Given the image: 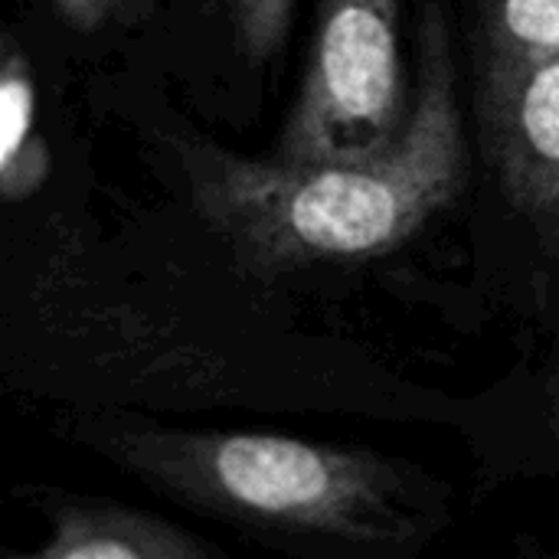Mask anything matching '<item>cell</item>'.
<instances>
[{
	"label": "cell",
	"mask_w": 559,
	"mask_h": 559,
	"mask_svg": "<svg viewBox=\"0 0 559 559\" xmlns=\"http://www.w3.org/2000/svg\"><path fill=\"white\" fill-rule=\"evenodd\" d=\"M52 436L164 501L288 559H423L455 527L432 468L373 445L62 409Z\"/></svg>",
	"instance_id": "1"
},
{
	"label": "cell",
	"mask_w": 559,
	"mask_h": 559,
	"mask_svg": "<svg viewBox=\"0 0 559 559\" xmlns=\"http://www.w3.org/2000/svg\"><path fill=\"white\" fill-rule=\"evenodd\" d=\"M180 164L200 219L255 278L396 252L465 183V138L442 13L429 10L419 92L390 144L311 160L187 144Z\"/></svg>",
	"instance_id": "2"
},
{
	"label": "cell",
	"mask_w": 559,
	"mask_h": 559,
	"mask_svg": "<svg viewBox=\"0 0 559 559\" xmlns=\"http://www.w3.org/2000/svg\"><path fill=\"white\" fill-rule=\"evenodd\" d=\"M409 108L400 0H321L278 157L311 160L383 147L403 131Z\"/></svg>",
	"instance_id": "3"
},
{
	"label": "cell",
	"mask_w": 559,
	"mask_h": 559,
	"mask_svg": "<svg viewBox=\"0 0 559 559\" xmlns=\"http://www.w3.org/2000/svg\"><path fill=\"white\" fill-rule=\"evenodd\" d=\"M481 131L504 200L559 255V52L481 66Z\"/></svg>",
	"instance_id": "4"
},
{
	"label": "cell",
	"mask_w": 559,
	"mask_h": 559,
	"mask_svg": "<svg viewBox=\"0 0 559 559\" xmlns=\"http://www.w3.org/2000/svg\"><path fill=\"white\" fill-rule=\"evenodd\" d=\"M43 521L29 550L7 547L0 559H236L183 524L108 495L26 481L10 491Z\"/></svg>",
	"instance_id": "5"
},
{
	"label": "cell",
	"mask_w": 559,
	"mask_h": 559,
	"mask_svg": "<svg viewBox=\"0 0 559 559\" xmlns=\"http://www.w3.org/2000/svg\"><path fill=\"white\" fill-rule=\"evenodd\" d=\"M52 170L36 118V75L29 56L7 39L0 62V193L7 203L33 200Z\"/></svg>",
	"instance_id": "6"
},
{
	"label": "cell",
	"mask_w": 559,
	"mask_h": 559,
	"mask_svg": "<svg viewBox=\"0 0 559 559\" xmlns=\"http://www.w3.org/2000/svg\"><path fill=\"white\" fill-rule=\"evenodd\" d=\"M481 66L559 52V0H478Z\"/></svg>",
	"instance_id": "7"
},
{
	"label": "cell",
	"mask_w": 559,
	"mask_h": 559,
	"mask_svg": "<svg viewBox=\"0 0 559 559\" xmlns=\"http://www.w3.org/2000/svg\"><path fill=\"white\" fill-rule=\"evenodd\" d=\"M236 33L252 62H269L285 43L295 0H229Z\"/></svg>",
	"instance_id": "8"
},
{
	"label": "cell",
	"mask_w": 559,
	"mask_h": 559,
	"mask_svg": "<svg viewBox=\"0 0 559 559\" xmlns=\"http://www.w3.org/2000/svg\"><path fill=\"white\" fill-rule=\"evenodd\" d=\"M52 10L72 23L75 29H95L98 23H105L124 0H49Z\"/></svg>",
	"instance_id": "9"
},
{
	"label": "cell",
	"mask_w": 559,
	"mask_h": 559,
	"mask_svg": "<svg viewBox=\"0 0 559 559\" xmlns=\"http://www.w3.org/2000/svg\"><path fill=\"white\" fill-rule=\"evenodd\" d=\"M521 559H559V547H544V544H521Z\"/></svg>",
	"instance_id": "10"
}]
</instances>
